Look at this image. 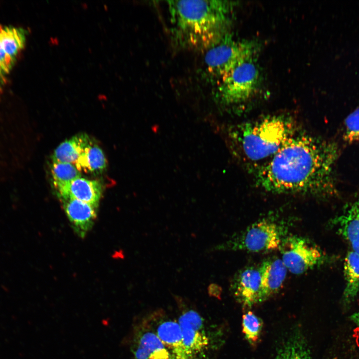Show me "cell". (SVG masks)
<instances>
[{"mask_svg": "<svg viewBox=\"0 0 359 359\" xmlns=\"http://www.w3.org/2000/svg\"><path fill=\"white\" fill-rule=\"evenodd\" d=\"M344 274L343 301L348 305L354 301L359 292V254L353 250L350 251L345 257Z\"/></svg>", "mask_w": 359, "mask_h": 359, "instance_id": "17", "label": "cell"}, {"mask_svg": "<svg viewBox=\"0 0 359 359\" xmlns=\"http://www.w3.org/2000/svg\"><path fill=\"white\" fill-rule=\"evenodd\" d=\"M53 183L55 189L81 177V172L73 164L52 162L51 167Z\"/></svg>", "mask_w": 359, "mask_h": 359, "instance_id": "21", "label": "cell"}, {"mask_svg": "<svg viewBox=\"0 0 359 359\" xmlns=\"http://www.w3.org/2000/svg\"><path fill=\"white\" fill-rule=\"evenodd\" d=\"M76 233L84 237L96 217V207L86 202L69 197H58Z\"/></svg>", "mask_w": 359, "mask_h": 359, "instance_id": "13", "label": "cell"}, {"mask_svg": "<svg viewBox=\"0 0 359 359\" xmlns=\"http://www.w3.org/2000/svg\"><path fill=\"white\" fill-rule=\"evenodd\" d=\"M167 2L172 35L181 48L206 50L229 33L235 2L182 0Z\"/></svg>", "mask_w": 359, "mask_h": 359, "instance_id": "2", "label": "cell"}, {"mask_svg": "<svg viewBox=\"0 0 359 359\" xmlns=\"http://www.w3.org/2000/svg\"><path fill=\"white\" fill-rule=\"evenodd\" d=\"M299 128L292 116L273 115L234 126L228 139L235 155L251 170L272 158Z\"/></svg>", "mask_w": 359, "mask_h": 359, "instance_id": "3", "label": "cell"}, {"mask_svg": "<svg viewBox=\"0 0 359 359\" xmlns=\"http://www.w3.org/2000/svg\"><path fill=\"white\" fill-rule=\"evenodd\" d=\"M337 231L359 254V194L332 221Z\"/></svg>", "mask_w": 359, "mask_h": 359, "instance_id": "11", "label": "cell"}, {"mask_svg": "<svg viewBox=\"0 0 359 359\" xmlns=\"http://www.w3.org/2000/svg\"><path fill=\"white\" fill-rule=\"evenodd\" d=\"M261 275L260 302L267 300L282 288L288 270L281 258L269 257L259 266Z\"/></svg>", "mask_w": 359, "mask_h": 359, "instance_id": "14", "label": "cell"}, {"mask_svg": "<svg viewBox=\"0 0 359 359\" xmlns=\"http://www.w3.org/2000/svg\"><path fill=\"white\" fill-rule=\"evenodd\" d=\"M261 328L262 323L260 319L253 312L248 311L243 315V333L251 344H255L257 342Z\"/></svg>", "mask_w": 359, "mask_h": 359, "instance_id": "22", "label": "cell"}, {"mask_svg": "<svg viewBox=\"0 0 359 359\" xmlns=\"http://www.w3.org/2000/svg\"><path fill=\"white\" fill-rule=\"evenodd\" d=\"M230 287L236 300L244 307L250 308L261 303L259 266H248L239 270L231 280Z\"/></svg>", "mask_w": 359, "mask_h": 359, "instance_id": "9", "label": "cell"}, {"mask_svg": "<svg viewBox=\"0 0 359 359\" xmlns=\"http://www.w3.org/2000/svg\"><path fill=\"white\" fill-rule=\"evenodd\" d=\"M343 138L348 143L359 142V106L345 119Z\"/></svg>", "mask_w": 359, "mask_h": 359, "instance_id": "23", "label": "cell"}, {"mask_svg": "<svg viewBox=\"0 0 359 359\" xmlns=\"http://www.w3.org/2000/svg\"><path fill=\"white\" fill-rule=\"evenodd\" d=\"M275 359H312L310 351L303 337L294 335L279 350Z\"/></svg>", "mask_w": 359, "mask_h": 359, "instance_id": "20", "label": "cell"}, {"mask_svg": "<svg viewBox=\"0 0 359 359\" xmlns=\"http://www.w3.org/2000/svg\"><path fill=\"white\" fill-rule=\"evenodd\" d=\"M351 320L359 328V309L351 316Z\"/></svg>", "mask_w": 359, "mask_h": 359, "instance_id": "25", "label": "cell"}, {"mask_svg": "<svg viewBox=\"0 0 359 359\" xmlns=\"http://www.w3.org/2000/svg\"><path fill=\"white\" fill-rule=\"evenodd\" d=\"M208 291L209 294L211 296L219 298L222 292V289L217 284L212 283L209 285Z\"/></svg>", "mask_w": 359, "mask_h": 359, "instance_id": "24", "label": "cell"}, {"mask_svg": "<svg viewBox=\"0 0 359 359\" xmlns=\"http://www.w3.org/2000/svg\"><path fill=\"white\" fill-rule=\"evenodd\" d=\"M58 197H69L86 202L97 208L102 194V186L97 180L81 177L56 189Z\"/></svg>", "mask_w": 359, "mask_h": 359, "instance_id": "15", "label": "cell"}, {"mask_svg": "<svg viewBox=\"0 0 359 359\" xmlns=\"http://www.w3.org/2000/svg\"><path fill=\"white\" fill-rule=\"evenodd\" d=\"M26 36L22 28L0 24V83L5 81L17 55L24 48Z\"/></svg>", "mask_w": 359, "mask_h": 359, "instance_id": "10", "label": "cell"}, {"mask_svg": "<svg viewBox=\"0 0 359 359\" xmlns=\"http://www.w3.org/2000/svg\"><path fill=\"white\" fill-rule=\"evenodd\" d=\"M132 351L135 359H174L169 350L148 327L136 333Z\"/></svg>", "mask_w": 359, "mask_h": 359, "instance_id": "12", "label": "cell"}, {"mask_svg": "<svg viewBox=\"0 0 359 359\" xmlns=\"http://www.w3.org/2000/svg\"><path fill=\"white\" fill-rule=\"evenodd\" d=\"M259 50V44L255 41L237 40L228 33L206 50V74L210 80L218 83L238 65L255 58Z\"/></svg>", "mask_w": 359, "mask_h": 359, "instance_id": "5", "label": "cell"}, {"mask_svg": "<svg viewBox=\"0 0 359 359\" xmlns=\"http://www.w3.org/2000/svg\"><path fill=\"white\" fill-rule=\"evenodd\" d=\"M152 330L170 352L174 359H188L178 321L158 320L156 323H152Z\"/></svg>", "mask_w": 359, "mask_h": 359, "instance_id": "16", "label": "cell"}, {"mask_svg": "<svg viewBox=\"0 0 359 359\" xmlns=\"http://www.w3.org/2000/svg\"><path fill=\"white\" fill-rule=\"evenodd\" d=\"M107 163L102 150L92 142L84 149L74 165L80 172L98 174L104 171Z\"/></svg>", "mask_w": 359, "mask_h": 359, "instance_id": "19", "label": "cell"}, {"mask_svg": "<svg viewBox=\"0 0 359 359\" xmlns=\"http://www.w3.org/2000/svg\"><path fill=\"white\" fill-rule=\"evenodd\" d=\"M92 142L85 134H79L62 142L54 150L52 161L75 164L84 149Z\"/></svg>", "mask_w": 359, "mask_h": 359, "instance_id": "18", "label": "cell"}, {"mask_svg": "<svg viewBox=\"0 0 359 359\" xmlns=\"http://www.w3.org/2000/svg\"><path fill=\"white\" fill-rule=\"evenodd\" d=\"M260 81L255 58L247 60L236 66L217 84L216 99L226 106L247 102L256 94Z\"/></svg>", "mask_w": 359, "mask_h": 359, "instance_id": "6", "label": "cell"}, {"mask_svg": "<svg viewBox=\"0 0 359 359\" xmlns=\"http://www.w3.org/2000/svg\"><path fill=\"white\" fill-rule=\"evenodd\" d=\"M182 342L188 359H198L208 350L209 337L204 320L191 309L184 310L179 318Z\"/></svg>", "mask_w": 359, "mask_h": 359, "instance_id": "8", "label": "cell"}, {"mask_svg": "<svg viewBox=\"0 0 359 359\" xmlns=\"http://www.w3.org/2000/svg\"><path fill=\"white\" fill-rule=\"evenodd\" d=\"M339 156L335 142L299 130L272 158L250 171L257 186L267 192L328 199L339 194Z\"/></svg>", "mask_w": 359, "mask_h": 359, "instance_id": "1", "label": "cell"}, {"mask_svg": "<svg viewBox=\"0 0 359 359\" xmlns=\"http://www.w3.org/2000/svg\"><path fill=\"white\" fill-rule=\"evenodd\" d=\"M288 271L300 275L323 264L324 252L310 239L296 235H287L278 248Z\"/></svg>", "mask_w": 359, "mask_h": 359, "instance_id": "7", "label": "cell"}, {"mask_svg": "<svg viewBox=\"0 0 359 359\" xmlns=\"http://www.w3.org/2000/svg\"><path fill=\"white\" fill-rule=\"evenodd\" d=\"M292 222L270 215L260 218L217 246L219 250L264 252L278 249Z\"/></svg>", "mask_w": 359, "mask_h": 359, "instance_id": "4", "label": "cell"}]
</instances>
